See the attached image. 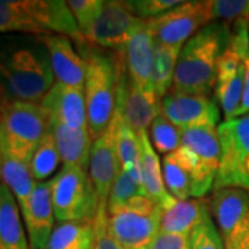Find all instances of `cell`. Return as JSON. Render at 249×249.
Instances as JSON below:
<instances>
[{
	"instance_id": "cell-26",
	"label": "cell",
	"mask_w": 249,
	"mask_h": 249,
	"mask_svg": "<svg viewBox=\"0 0 249 249\" xmlns=\"http://www.w3.org/2000/svg\"><path fill=\"white\" fill-rule=\"evenodd\" d=\"M94 244V223L65 222L54 227L46 249H93Z\"/></svg>"
},
{
	"instance_id": "cell-40",
	"label": "cell",
	"mask_w": 249,
	"mask_h": 249,
	"mask_svg": "<svg viewBox=\"0 0 249 249\" xmlns=\"http://www.w3.org/2000/svg\"><path fill=\"white\" fill-rule=\"evenodd\" d=\"M226 249H249V242H244V244H238V245H234L231 248Z\"/></svg>"
},
{
	"instance_id": "cell-29",
	"label": "cell",
	"mask_w": 249,
	"mask_h": 249,
	"mask_svg": "<svg viewBox=\"0 0 249 249\" xmlns=\"http://www.w3.org/2000/svg\"><path fill=\"white\" fill-rule=\"evenodd\" d=\"M163 181L169 194L178 201H186L191 196V176L190 172L172 152L162 160Z\"/></svg>"
},
{
	"instance_id": "cell-39",
	"label": "cell",
	"mask_w": 249,
	"mask_h": 249,
	"mask_svg": "<svg viewBox=\"0 0 249 249\" xmlns=\"http://www.w3.org/2000/svg\"><path fill=\"white\" fill-rule=\"evenodd\" d=\"M244 67H245V79H244V91H242V100H241L240 109L237 118L245 116L249 114V47L244 52Z\"/></svg>"
},
{
	"instance_id": "cell-28",
	"label": "cell",
	"mask_w": 249,
	"mask_h": 249,
	"mask_svg": "<svg viewBox=\"0 0 249 249\" xmlns=\"http://www.w3.org/2000/svg\"><path fill=\"white\" fill-rule=\"evenodd\" d=\"M60 162H61L60 152L54 140L53 132L50 130L45 136V139L39 142L29 160V168L34 180L36 183L45 181L46 178L52 176L57 170Z\"/></svg>"
},
{
	"instance_id": "cell-13",
	"label": "cell",
	"mask_w": 249,
	"mask_h": 249,
	"mask_svg": "<svg viewBox=\"0 0 249 249\" xmlns=\"http://www.w3.org/2000/svg\"><path fill=\"white\" fill-rule=\"evenodd\" d=\"M209 209L224 247L249 237V191L235 187L214 190Z\"/></svg>"
},
{
	"instance_id": "cell-19",
	"label": "cell",
	"mask_w": 249,
	"mask_h": 249,
	"mask_svg": "<svg viewBox=\"0 0 249 249\" xmlns=\"http://www.w3.org/2000/svg\"><path fill=\"white\" fill-rule=\"evenodd\" d=\"M154 35L147 19H142L124 49V61L129 78L140 90L154 91L152 88Z\"/></svg>"
},
{
	"instance_id": "cell-36",
	"label": "cell",
	"mask_w": 249,
	"mask_h": 249,
	"mask_svg": "<svg viewBox=\"0 0 249 249\" xmlns=\"http://www.w3.org/2000/svg\"><path fill=\"white\" fill-rule=\"evenodd\" d=\"M126 3L137 18L151 19L178 7L183 1L180 0H130Z\"/></svg>"
},
{
	"instance_id": "cell-16",
	"label": "cell",
	"mask_w": 249,
	"mask_h": 249,
	"mask_svg": "<svg viewBox=\"0 0 249 249\" xmlns=\"http://www.w3.org/2000/svg\"><path fill=\"white\" fill-rule=\"evenodd\" d=\"M162 211L152 214L129 211L111 214L107 220L108 232L124 249H145L160 232Z\"/></svg>"
},
{
	"instance_id": "cell-35",
	"label": "cell",
	"mask_w": 249,
	"mask_h": 249,
	"mask_svg": "<svg viewBox=\"0 0 249 249\" xmlns=\"http://www.w3.org/2000/svg\"><path fill=\"white\" fill-rule=\"evenodd\" d=\"M190 249H224L222 235L212 220V214L190 234Z\"/></svg>"
},
{
	"instance_id": "cell-30",
	"label": "cell",
	"mask_w": 249,
	"mask_h": 249,
	"mask_svg": "<svg viewBox=\"0 0 249 249\" xmlns=\"http://www.w3.org/2000/svg\"><path fill=\"white\" fill-rule=\"evenodd\" d=\"M112 122L115 124V145L119 166L121 169H127L140 162L139 134L133 132L116 114H114Z\"/></svg>"
},
{
	"instance_id": "cell-15",
	"label": "cell",
	"mask_w": 249,
	"mask_h": 249,
	"mask_svg": "<svg viewBox=\"0 0 249 249\" xmlns=\"http://www.w3.org/2000/svg\"><path fill=\"white\" fill-rule=\"evenodd\" d=\"M21 214L27 230L29 247L32 249H46L55 227L50 180L36 183L27 204L21 208Z\"/></svg>"
},
{
	"instance_id": "cell-8",
	"label": "cell",
	"mask_w": 249,
	"mask_h": 249,
	"mask_svg": "<svg viewBox=\"0 0 249 249\" xmlns=\"http://www.w3.org/2000/svg\"><path fill=\"white\" fill-rule=\"evenodd\" d=\"M220 166L214 190L235 187L249 191V114L219 124Z\"/></svg>"
},
{
	"instance_id": "cell-6",
	"label": "cell",
	"mask_w": 249,
	"mask_h": 249,
	"mask_svg": "<svg viewBox=\"0 0 249 249\" xmlns=\"http://www.w3.org/2000/svg\"><path fill=\"white\" fill-rule=\"evenodd\" d=\"M50 187L54 214L58 222L94 223L98 199L86 170L64 165L50 180Z\"/></svg>"
},
{
	"instance_id": "cell-24",
	"label": "cell",
	"mask_w": 249,
	"mask_h": 249,
	"mask_svg": "<svg viewBox=\"0 0 249 249\" xmlns=\"http://www.w3.org/2000/svg\"><path fill=\"white\" fill-rule=\"evenodd\" d=\"M211 216L209 202L205 199L178 201L162 211L160 231L190 235L198 224Z\"/></svg>"
},
{
	"instance_id": "cell-9",
	"label": "cell",
	"mask_w": 249,
	"mask_h": 249,
	"mask_svg": "<svg viewBox=\"0 0 249 249\" xmlns=\"http://www.w3.org/2000/svg\"><path fill=\"white\" fill-rule=\"evenodd\" d=\"M116 67L115 114L133 132H147L154 119L160 115V98L155 91L140 90L129 78L124 61V50L114 52Z\"/></svg>"
},
{
	"instance_id": "cell-2",
	"label": "cell",
	"mask_w": 249,
	"mask_h": 249,
	"mask_svg": "<svg viewBox=\"0 0 249 249\" xmlns=\"http://www.w3.org/2000/svg\"><path fill=\"white\" fill-rule=\"evenodd\" d=\"M230 37L231 28L226 22H211L191 36L180 50L170 91L211 97Z\"/></svg>"
},
{
	"instance_id": "cell-42",
	"label": "cell",
	"mask_w": 249,
	"mask_h": 249,
	"mask_svg": "<svg viewBox=\"0 0 249 249\" xmlns=\"http://www.w3.org/2000/svg\"><path fill=\"white\" fill-rule=\"evenodd\" d=\"M0 104H1V97H0Z\"/></svg>"
},
{
	"instance_id": "cell-4",
	"label": "cell",
	"mask_w": 249,
	"mask_h": 249,
	"mask_svg": "<svg viewBox=\"0 0 249 249\" xmlns=\"http://www.w3.org/2000/svg\"><path fill=\"white\" fill-rule=\"evenodd\" d=\"M86 65L85 98L88 111V129L93 142L104 133L115 114L116 67L114 52L111 55L100 53L97 47L79 45Z\"/></svg>"
},
{
	"instance_id": "cell-20",
	"label": "cell",
	"mask_w": 249,
	"mask_h": 249,
	"mask_svg": "<svg viewBox=\"0 0 249 249\" xmlns=\"http://www.w3.org/2000/svg\"><path fill=\"white\" fill-rule=\"evenodd\" d=\"M139 142H140V168H142V186L145 190V194L154 202L160 205L162 209H168L176 202V199L166 190L163 181V173H162V163L160 162V158L147 132L139 133Z\"/></svg>"
},
{
	"instance_id": "cell-18",
	"label": "cell",
	"mask_w": 249,
	"mask_h": 249,
	"mask_svg": "<svg viewBox=\"0 0 249 249\" xmlns=\"http://www.w3.org/2000/svg\"><path fill=\"white\" fill-rule=\"evenodd\" d=\"M40 104L50 114L52 122L61 124L71 129L88 127V111L83 89L70 88L54 82Z\"/></svg>"
},
{
	"instance_id": "cell-14",
	"label": "cell",
	"mask_w": 249,
	"mask_h": 249,
	"mask_svg": "<svg viewBox=\"0 0 249 249\" xmlns=\"http://www.w3.org/2000/svg\"><path fill=\"white\" fill-rule=\"evenodd\" d=\"M160 114L180 130L220 121V109L211 97L173 91L160 100Z\"/></svg>"
},
{
	"instance_id": "cell-12",
	"label": "cell",
	"mask_w": 249,
	"mask_h": 249,
	"mask_svg": "<svg viewBox=\"0 0 249 249\" xmlns=\"http://www.w3.org/2000/svg\"><path fill=\"white\" fill-rule=\"evenodd\" d=\"M89 169L90 180L94 186L98 199L97 217L94 220V227H98L107 224L108 196L116 176L121 170L118 155H116L115 124L112 121L107 130L93 142Z\"/></svg>"
},
{
	"instance_id": "cell-21",
	"label": "cell",
	"mask_w": 249,
	"mask_h": 249,
	"mask_svg": "<svg viewBox=\"0 0 249 249\" xmlns=\"http://www.w3.org/2000/svg\"><path fill=\"white\" fill-rule=\"evenodd\" d=\"M219 124H206L181 130V145L194 152L205 169L214 178L219 172L222 154Z\"/></svg>"
},
{
	"instance_id": "cell-5",
	"label": "cell",
	"mask_w": 249,
	"mask_h": 249,
	"mask_svg": "<svg viewBox=\"0 0 249 249\" xmlns=\"http://www.w3.org/2000/svg\"><path fill=\"white\" fill-rule=\"evenodd\" d=\"M52 130V118L40 103L1 101L0 147L29 163L32 154Z\"/></svg>"
},
{
	"instance_id": "cell-1",
	"label": "cell",
	"mask_w": 249,
	"mask_h": 249,
	"mask_svg": "<svg viewBox=\"0 0 249 249\" xmlns=\"http://www.w3.org/2000/svg\"><path fill=\"white\" fill-rule=\"evenodd\" d=\"M47 49L36 35H0L1 101L40 103L54 85Z\"/></svg>"
},
{
	"instance_id": "cell-10",
	"label": "cell",
	"mask_w": 249,
	"mask_h": 249,
	"mask_svg": "<svg viewBox=\"0 0 249 249\" xmlns=\"http://www.w3.org/2000/svg\"><path fill=\"white\" fill-rule=\"evenodd\" d=\"M147 21L155 42L181 49L191 36L212 22L209 0L183 1L168 13Z\"/></svg>"
},
{
	"instance_id": "cell-17",
	"label": "cell",
	"mask_w": 249,
	"mask_h": 249,
	"mask_svg": "<svg viewBox=\"0 0 249 249\" xmlns=\"http://www.w3.org/2000/svg\"><path fill=\"white\" fill-rule=\"evenodd\" d=\"M39 37L47 49L55 82L83 89L86 65L82 55L76 53L71 39L62 35H40Z\"/></svg>"
},
{
	"instance_id": "cell-37",
	"label": "cell",
	"mask_w": 249,
	"mask_h": 249,
	"mask_svg": "<svg viewBox=\"0 0 249 249\" xmlns=\"http://www.w3.org/2000/svg\"><path fill=\"white\" fill-rule=\"evenodd\" d=\"M145 249H190V235L160 231Z\"/></svg>"
},
{
	"instance_id": "cell-25",
	"label": "cell",
	"mask_w": 249,
	"mask_h": 249,
	"mask_svg": "<svg viewBox=\"0 0 249 249\" xmlns=\"http://www.w3.org/2000/svg\"><path fill=\"white\" fill-rule=\"evenodd\" d=\"M1 183L9 187L19 209L27 204L36 184L29 163L4 150H1Z\"/></svg>"
},
{
	"instance_id": "cell-27",
	"label": "cell",
	"mask_w": 249,
	"mask_h": 249,
	"mask_svg": "<svg viewBox=\"0 0 249 249\" xmlns=\"http://www.w3.org/2000/svg\"><path fill=\"white\" fill-rule=\"evenodd\" d=\"M180 50L181 49L169 45H163V43L154 40L152 88H154L155 94L160 100L165 97L172 89Z\"/></svg>"
},
{
	"instance_id": "cell-23",
	"label": "cell",
	"mask_w": 249,
	"mask_h": 249,
	"mask_svg": "<svg viewBox=\"0 0 249 249\" xmlns=\"http://www.w3.org/2000/svg\"><path fill=\"white\" fill-rule=\"evenodd\" d=\"M21 209L9 187L0 183V249H29Z\"/></svg>"
},
{
	"instance_id": "cell-34",
	"label": "cell",
	"mask_w": 249,
	"mask_h": 249,
	"mask_svg": "<svg viewBox=\"0 0 249 249\" xmlns=\"http://www.w3.org/2000/svg\"><path fill=\"white\" fill-rule=\"evenodd\" d=\"M103 4L104 0H68L67 1V6L71 10L83 39L85 35L89 32L91 25L94 24L98 14L101 13Z\"/></svg>"
},
{
	"instance_id": "cell-41",
	"label": "cell",
	"mask_w": 249,
	"mask_h": 249,
	"mask_svg": "<svg viewBox=\"0 0 249 249\" xmlns=\"http://www.w3.org/2000/svg\"><path fill=\"white\" fill-rule=\"evenodd\" d=\"M0 183H1V147H0Z\"/></svg>"
},
{
	"instance_id": "cell-31",
	"label": "cell",
	"mask_w": 249,
	"mask_h": 249,
	"mask_svg": "<svg viewBox=\"0 0 249 249\" xmlns=\"http://www.w3.org/2000/svg\"><path fill=\"white\" fill-rule=\"evenodd\" d=\"M147 196L144 187L126 170H119L115 181L112 184L111 193L108 196L107 212L108 216L119 212L127 201H130L136 196Z\"/></svg>"
},
{
	"instance_id": "cell-22",
	"label": "cell",
	"mask_w": 249,
	"mask_h": 249,
	"mask_svg": "<svg viewBox=\"0 0 249 249\" xmlns=\"http://www.w3.org/2000/svg\"><path fill=\"white\" fill-rule=\"evenodd\" d=\"M52 132L62 163L88 170L93 147L89 129H71L61 124L52 122Z\"/></svg>"
},
{
	"instance_id": "cell-33",
	"label": "cell",
	"mask_w": 249,
	"mask_h": 249,
	"mask_svg": "<svg viewBox=\"0 0 249 249\" xmlns=\"http://www.w3.org/2000/svg\"><path fill=\"white\" fill-rule=\"evenodd\" d=\"M212 22L234 25L241 19H249V0H209Z\"/></svg>"
},
{
	"instance_id": "cell-11",
	"label": "cell",
	"mask_w": 249,
	"mask_h": 249,
	"mask_svg": "<svg viewBox=\"0 0 249 249\" xmlns=\"http://www.w3.org/2000/svg\"><path fill=\"white\" fill-rule=\"evenodd\" d=\"M140 21L142 19L134 16L126 1L107 0L94 24L85 35V42L111 52H122Z\"/></svg>"
},
{
	"instance_id": "cell-32",
	"label": "cell",
	"mask_w": 249,
	"mask_h": 249,
	"mask_svg": "<svg viewBox=\"0 0 249 249\" xmlns=\"http://www.w3.org/2000/svg\"><path fill=\"white\" fill-rule=\"evenodd\" d=\"M150 130L152 145L160 154L168 155L181 147V130L162 114L154 119Z\"/></svg>"
},
{
	"instance_id": "cell-38",
	"label": "cell",
	"mask_w": 249,
	"mask_h": 249,
	"mask_svg": "<svg viewBox=\"0 0 249 249\" xmlns=\"http://www.w3.org/2000/svg\"><path fill=\"white\" fill-rule=\"evenodd\" d=\"M96 229V244L93 249H124L118 241L108 232L107 224L104 226H98Z\"/></svg>"
},
{
	"instance_id": "cell-7",
	"label": "cell",
	"mask_w": 249,
	"mask_h": 249,
	"mask_svg": "<svg viewBox=\"0 0 249 249\" xmlns=\"http://www.w3.org/2000/svg\"><path fill=\"white\" fill-rule=\"evenodd\" d=\"M231 37L217 65V79L214 86L226 121L237 118L242 100L245 67L244 52L249 47V19H241L231 25Z\"/></svg>"
},
{
	"instance_id": "cell-3",
	"label": "cell",
	"mask_w": 249,
	"mask_h": 249,
	"mask_svg": "<svg viewBox=\"0 0 249 249\" xmlns=\"http://www.w3.org/2000/svg\"><path fill=\"white\" fill-rule=\"evenodd\" d=\"M62 35L85 43L67 1L0 0V35Z\"/></svg>"
}]
</instances>
